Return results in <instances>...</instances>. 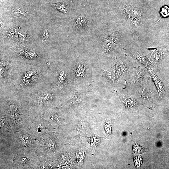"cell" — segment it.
<instances>
[{"mask_svg":"<svg viewBox=\"0 0 169 169\" xmlns=\"http://www.w3.org/2000/svg\"><path fill=\"white\" fill-rule=\"evenodd\" d=\"M84 154V152L79 151L76 153V156L77 158H80L83 156Z\"/></svg>","mask_w":169,"mask_h":169,"instance_id":"9a60e30c","label":"cell"},{"mask_svg":"<svg viewBox=\"0 0 169 169\" xmlns=\"http://www.w3.org/2000/svg\"><path fill=\"white\" fill-rule=\"evenodd\" d=\"M47 2L48 4L52 8L64 13H67L69 11V6L64 2L54 3Z\"/></svg>","mask_w":169,"mask_h":169,"instance_id":"52a82bcc","label":"cell"},{"mask_svg":"<svg viewBox=\"0 0 169 169\" xmlns=\"http://www.w3.org/2000/svg\"><path fill=\"white\" fill-rule=\"evenodd\" d=\"M148 69L149 73L152 76L155 84L160 97L162 99L165 94V90L163 85L154 72L150 69Z\"/></svg>","mask_w":169,"mask_h":169,"instance_id":"8992f818","label":"cell"},{"mask_svg":"<svg viewBox=\"0 0 169 169\" xmlns=\"http://www.w3.org/2000/svg\"><path fill=\"white\" fill-rule=\"evenodd\" d=\"M111 125L108 120H106L105 124V129L106 131L105 136L107 137H110L111 135Z\"/></svg>","mask_w":169,"mask_h":169,"instance_id":"5bb4252c","label":"cell"},{"mask_svg":"<svg viewBox=\"0 0 169 169\" xmlns=\"http://www.w3.org/2000/svg\"><path fill=\"white\" fill-rule=\"evenodd\" d=\"M50 80L49 66L46 64L21 63L18 90L24 91Z\"/></svg>","mask_w":169,"mask_h":169,"instance_id":"6da1fadb","label":"cell"},{"mask_svg":"<svg viewBox=\"0 0 169 169\" xmlns=\"http://www.w3.org/2000/svg\"><path fill=\"white\" fill-rule=\"evenodd\" d=\"M71 98L70 103L71 104H75L79 103L81 100L82 98L76 94H74Z\"/></svg>","mask_w":169,"mask_h":169,"instance_id":"7c38bea8","label":"cell"},{"mask_svg":"<svg viewBox=\"0 0 169 169\" xmlns=\"http://www.w3.org/2000/svg\"><path fill=\"white\" fill-rule=\"evenodd\" d=\"M13 53L23 61V64H43L42 57L35 49L27 46L14 45L11 48Z\"/></svg>","mask_w":169,"mask_h":169,"instance_id":"277c9868","label":"cell"},{"mask_svg":"<svg viewBox=\"0 0 169 169\" xmlns=\"http://www.w3.org/2000/svg\"><path fill=\"white\" fill-rule=\"evenodd\" d=\"M57 88L49 80L21 93L33 99L39 105L43 106L52 102L57 93Z\"/></svg>","mask_w":169,"mask_h":169,"instance_id":"3957f363","label":"cell"},{"mask_svg":"<svg viewBox=\"0 0 169 169\" xmlns=\"http://www.w3.org/2000/svg\"><path fill=\"white\" fill-rule=\"evenodd\" d=\"M21 63H16L10 58L1 55L0 60V94L18 91V81Z\"/></svg>","mask_w":169,"mask_h":169,"instance_id":"7a4b0ae2","label":"cell"},{"mask_svg":"<svg viewBox=\"0 0 169 169\" xmlns=\"http://www.w3.org/2000/svg\"><path fill=\"white\" fill-rule=\"evenodd\" d=\"M49 32L48 30L44 29L41 32V39L42 41L46 42L49 36Z\"/></svg>","mask_w":169,"mask_h":169,"instance_id":"8fae6325","label":"cell"},{"mask_svg":"<svg viewBox=\"0 0 169 169\" xmlns=\"http://www.w3.org/2000/svg\"><path fill=\"white\" fill-rule=\"evenodd\" d=\"M86 23V18L83 15H81L77 17L73 26L74 30H79L84 27Z\"/></svg>","mask_w":169,"mask_h":169,"instance_id":"9c48e42d","label":"cell"},{"mask_svg":"<svg viewBox=\"0 0 169 169\" xmlns=\"http://www.w3.org/2000/svg\"><path fill=\"white\" fill-rule=\"evenodd\" d=\"M50 79L56 88H64L67 87L69 80L68 74L65 68H58L56 70L49 68Z\"/></svg>","mask_w":169,"mask_h":169,"instance_id":"5b68a950","label":"cell"},{"mask_svg":"<svg viewBox=\"0 0 169 169\" xmlns=\"http://www.w3.org/2000/svg\"><path fill=\"white\" fill-rule=\"evenodd\" d=\"M21 142L22 144L26 147H29L32 144V141L31 137L27 135H24L22 136Z\"/></svg>","mask_w":169,"mask_h":169,"instance_id":"30bf717a","label":"cell"},{"mask_svg":"<svg viewBox=\"0 0 169 169\" xmlns=\"http://www.w3.org/2000/svg\"><path fill=\"white\" fill-rule=\"evenodd\" d=\"M120 97L127 109L136 105L137 104L135 99L123 95H120Z\"/></svg>","mask_w":169,"mask_h":169,"instance_id":"ba28073f","label":"cell"},{"mask_svg":"<svg viewBox=\"0 0 169 169\" xmlns=\"http://www.w3.org/2000/svg\"><path fill=\"white\" fill-rule=\"evenodd\" d=\"M160 13L164 17L169 16V7L167 6L162 7L161 9Z\"/></svg>","mask_w":169,"mask_h":169,"instance_id":"4fadbf2b","label":"cell"}]
</instances>
